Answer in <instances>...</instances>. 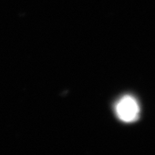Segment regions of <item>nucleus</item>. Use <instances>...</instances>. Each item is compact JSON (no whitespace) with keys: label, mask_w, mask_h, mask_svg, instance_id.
I'll list each match as a JSON object with an SVG mask.
<instances>
[{"label":"nucleus","mask_w":155,"mask_h":155,"mask_svg":"<svg viewBox=\"0 0 155 155\" xmlns=\"http://www.w3.org/2000/svg\"><path fill=\"white\" fill-rule=\"evenodd\" d=\"M117 116L121 121L131 122L138 118L139 107L137 101L131 96H124L116 106Z\"/></svg>","instance_id":"f257e3e1"}]
</instances>
